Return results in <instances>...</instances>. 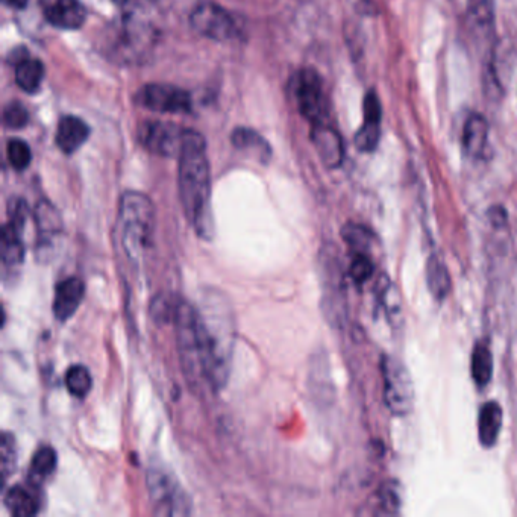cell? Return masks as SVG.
<instances>
[{
    "label": "cell",
    "mask_w": 517,
    "mask_h": 517,
    "mask_svg": "<svg viewBox=\"0 0 517 517\" xmlns=\"http://www.w3.org/2000/svg\"><path fill=\"white\" fill-rule=\"evenodd\" d=\"M472 378L480 389L489 386L493 376V355L486 342L477 343L472 352Z\"/></svg>",
    "instance_id": "obj_26"
},
{
    "label": "cell",
    "mask_w": 517,
    "mask_h": 517,
    "mask_svg": "<svg viewBox=\"0 0 517 517\" xmlns=\"http://www.w3.org/2000/svg\"><path fill=\"white\" fill-rule=\"evenodd\" d=\"M85 284L82 279L66 278L55 289L54 310L55 319L58 322H67L78 311L79 305L84 301Z\"/></svg>",
    "instance_id": "obj_16"
},
{
    "label": "cell",
    "mask_w": 517,
    "mask_h": 517,
    "mask_svg": "<svg viewBox=\"0 0 517 517\" xmlns=\"http://www.w3.org/2000/svg\"><path fill=\"white\" fill-rule=\"evenodd\" d=\"M58 466V455L51 446H41L29 464L28 483L34 489H40L47 478L54 475Z\"/></svg>",
    "instance_id": "obj_22"
},
{
    "label": "cell",
    "mask_w": 517,
    "mask_h": 517,
    "mask_svg": "<svg viewBox=\"0 0 517 517\" xmlns=\"http://www.w3.org/2000/svg\"><path fill=\"white\" fill-rule=\"evenodd\" d=\"M343 239L345 242L354 249L355 254L357 252H366L369 249L372 237H370V231L363 225H357V223H348L345 225L342 231Z\"/></svg>",
    "instance_id": "obj_31"
},
{
    "label": "cell",
    "mask_w": 517,
    "mask_h": 517,
    "mask_svg": "<svg viewBox=\"0 0 517 517\" xmlns=\"http://www.w3.org/2000/svg\"><path fill=\"white\" fill-rule=\"evenodd\" d=\"M427 284L431 295L436 301H445L451 292V276L448 267L439 254L430 255L427 263Z\"/></svg>",
    "instance_id": "obj_24"
},
{
    "label": "cell",
    "mask_w": 517,
    "mask_h": 517,
    "mask_svg": "<svg viewBox=\"0 0 517 517\" xmlns=\"http://www.w3.org/2000/svg\"><path fill=\"white\" fill-rule=\"evenodd\" d=\"M172 323L175 326L176 346L185 378L192 386L210 389L198 308L185 299H178Z\"/></svg>",
    "instance_id": "obj_4"
},
{
    "label": "cell",
    "mask_w": 517,
    "mask_h": 517,
    "mask_svg": "<svg viewBox=\"0 0 517 517\" xmlns=\"http://www.w3.org/2000/svg\"><path fill=\"white\" fill-rule=\"evenodd\" d=\"M202 340L207 355L208 387L220 392L231 372L235 346L234 311L228 298L216 289H207L199 299Z\"/></svg>",
    "instance_id": "obj_2"
},
{
    "label": "cell",
    "mask_w": 517,
    "mask_h": 517,
    "mask_svg": "<svg viewBox=\"0 0 517 517\" xmlns=\"http://www.w3.org/2000/svg\"><path fill=\"white\" fill-rule=\"evenodd\" d=\"M134 102L155 113L187 114L193 108L190 93L175 85H145L135 94Z\"/></svg>",
    "instance_id": "obj_12"
},
{
    "label": "cell",
    "mask_w": 517,
    "mask_h": 517,
    "mask_svg": "<svg viewBox=\"0 0 517 517\" xmlns=\"http://www.w3.org/2000/svg\"><path fill=\"white\" fill-rule=\"evenodd\" d=\"M364 123L355 135V146L361 152H373L380 145L383 107L376 91H367L364 96Z\"/></svg>",
    "instance_id": "obj_14"
},
{
    "label": "cell",
    "mask_w": 517,
    "mask_h": 517,
    "mask_svg": "<svg viewBox=\"0 0 517 517\" xmlns=\"http://www.w3.org/2000/svg\"><path fill=\"white\" fill-rule=\"evenodd\" d=\"M292 91L299 111L311 126L331 123V104L316 70L310 67L299 70L292 79Z\"/></svg>",
    "instance_id": "obj_7"
},
{
    "label": "cell",
    "mask_w": 517,
    "mask_h": 517,
    "mask_svg": "<svg viewBox=\"0 0 517 517\" xmlns=\"http://www.w3.org/2000/svg\"><path fill=\"white\" fill-rule=\"evenodd\" d=\"M311 141L320 160L328 169H339L345 160V146L342 135L333 123L311 126Z\"/></svg>",
    "instance_id": "obj_15"
},
{
    "label": "cell",
    "mask_w": 517,
    "mask_h": 517,
    "mask_svg": "<svg viewBox=\"0 0 517 517\" xmlns=\"http://www.w3.org/2000/svg\"><path fill=\"white\" fill-rule=\"evenodd\" d=\"M467 23L477 37L489 40L495 32V0H467Z\"/></svg>",
    "instance_id": "obj_20"
},
{
    "label": "cell",
    "mask_w": 517,
    "mask_h": 517,
    "mask_svg": "<svg viewBox=\"0 0 517 517\" xmlns=\"http://www.w3.org/2000/svg\"><path fill=\"white\" fill-rule=\"evenodd\" d=\"M16 82L26 93L34 94L40 90L41 82L44 79L43 63L35 58H29L28 55L16 60Z\"/></svg>",
    "instance_id": "obj_25"
},
{
    "label": "cell",
    "mask_w": 517,
    "mask_h": 517,
    "mask_svg": "<svg viewBox=\"0 0 517 517\" xmlns=\"http://www.w3.org/2000/svg\"><path fill=\"white\" fill-rule=\"evenodd\" d=\"M47 22L55 28L79 29L87 19V11L79 0H54L44 10Z\"/></svg>",
    "instance_id": "obj_18"
},
{
    "label": "cell",
    "mask_w": 517,
    "mask_h": 517,
    "mask_svg": "<svg viewBox=\"0 0 517 517\" xmlns=\"http://www.w3.org/2000/svg\"><path fill=\"white\" fill-rule=\"evenodd\" d=\"M17 466V445L13 434L5 431L0 443V470H2V483H7L8 478L14 474Z\"/></svg>",
    "instance_id": "obj_30"
},
{
    "label": "cell",
    "mask_w": 517,
    "mask_h": 517,
    "mask_svg": "<svg viewBox=\"0 0 517 517\" xmlns=\"http://www.w3.org/2000/svg\"><path fill=\"white\" fill-rule=\"evenodd\" d=\"M7 157L11 166L17 172H22V170L28 169L29 164H31L32 152L28 143L20 140V138H13V140L8 141Z\"/></svg>",
    "instance_id": "obj_32"
},
{
    "label": "cell",
    "mask_w": 517,
    "mask_h": 517,
    "mask_svg": "<svg viewBox=\"0 0 517 517\" xmlns=\"http://www.w3.org/2000/svg\"><path fill=\"white\" fill-rule=\"evenodd\" d=\"M193 129L166 122H145L138 128V141L158 157H179Z\"/></svg>",
    "instance_id": "obj_9"
},
{
    "label": "cell",
    "mask_w": 517,
    "mask_h": 517,
    "mask_svg": "<svg viewBox=\"0 0 517 517\" xmlns=\"http://www.w3.org/2000/svg\"><path fill=\"white\" fill-rule=\"evenodd\" d=\"M4 122L8 128H23L29 122L28 110L20 102H10L4 110Z\"/></svg>",
    "instance_id": "obj_35"
},
{
    "label": "cell",
    "mask_w": 517,
    "mask_h": 517,
    "mask_svg": "<svg viewBox=\"0 0 517 517\" xmlns=\"http://www.w3.org/2000/svg\"><path fill=\"white\" fill-rule=\"evenodd\" d=\"M37 251L40 260H51L55 245L63 234V222L57 208L49 201L38 202L35 208Z\"/></svg>",
    "instance_id": "obj_13"
},
{
    "label": "cell",
    "mask_w": 517,
    "mask_h": 517,
    "mask_svg": "<svg viewBox=\"0 0 517 517\" xmlns=\"http://www.w3.org/2000/svg\"><path fill=\"white\" fill-rule=\"evenodd\" d=\"M232 143L235 148L242 151L252 152L260 158H267L270 154L269 145L263 140L260 134L252 129L239 128L232 132Z\"/></svg>",
    "instance_id": "obj_27"
},
{
    "label": "cell",
    "mask_w": 517,
    "mask_h": 517,
    "mask_svg": "<svg viewBox=\"0 0 517 517\" xmlns=\"http://www.w3.org/2000/svg\"><path fill=\"white\" fill-rule=\"evenodd\" d=\"M380 505L384 513H398L401 508V492H399L398 484L389 481L381 487Z\"/></svg>",
    "instance_id": "obj_34"
},
{
    "label": "cell",
    "mask_w": 517,
    "mask_h": 517,
    "mask_svg": "<svg viewBox=\"0 0 517 517\" xmlns=\"http://www.w3.org/2000/svg\"><path fill=\"white\" fill-rule=\"evenodd\" d=\"M381 304H383L390 325L395 329L402 328L404 311H402L401 295H399L398 289L393 286L392 282L387 281L386 286H384L383 293H381Z\"/></svg>",
    "instance_id": "obj_29"
},
{
    "label": "cell",
    "mask_w": 517,
    "mask_h": 517,
    "mask_svg": "<svg viewBox=\"0 0 517 517\" xmlns=\"http://www.w3.org/2000/svg\"><path fill=\"white\" fill-rule=\"evenodd\" d=\"M149 498L157 516H188L192 499L167 467L152 466L146 474Z\"/></svg>",
    "instance_id": "obj_6"
},
{
    "label": "cell",
    "mask_w": 517,
    "mask_h": 517,
    "mask_svg": "<svg viewBox=\"0 0 517 517\" xmlns=\"http://www.w3.org/2000/svg\"><path fill=\"white\" fill-rule=\"evenodd\" d=\"M113 2L123 13H126V11H135L138 7L137 0H113Z\"/></svg>",
    "instance_id": "obj_36"
},
{
    "label": "cell",
    "mask_w": 517,
    "mask_h": 517,
    "mask_svg": "<svg viewBox=\"0 0 517 517\" xmlns=\"http://www.w3.org/2000/svg\"><path fill=\"white\" fill-rule=\"evenodd\" d=\"M179 198L188 223L202 240L214 237L211 211V170L207 143L199 132L192 131L179 155Z\"/></svg>",
    "instance_id": "obj_1"
},
{
    "label": "cell",
    "mask_w": 517,
    "mask_h": 517,
    "mask_svg": "<svg viewBox=\"0 0 517 517\" xmlns=\"http://www.w3.org/2000/svg\"><path fill=\"white\" fill-rule=\"evenodd\" d=\"M88 135H90V129L84 120L75 116H66L58 123L55 141L64 154H73L84 145Z\"/></svg>",
    "instance_id": "obj_19"
},
{
    "label": "cell",
    "mask_w": 517,
    "mask_h": 517,
    "mask_svg": "<svg viewBox=\"0 0 517 517\" xmlns=\"http://www.w3.org/2000/svg\"><path fill=\"white\" fill-rule=\"evenodd\" d=\"M155 40V29L138 19L135 11H126L108 29L105 49L111 60L120 64H137L148 58Z\"/></svg>",
    "instance_id": "obj_5"
},
{
    "label": "cell",
    "mask_w": 517,
    "mask_h": 517,
    "mask_svg": "<svg viewBox=\"0 0 517 517\" xmlns=\"http://www.w3.org/2000/svg\"><path fill=\"white\" fill-rule=\"evenodd\" d=\"M67 390L70 395L75 398H85L93 387V378H91L90 370L82 364H75L67 370L66 378H64Z\"/></svg>",
    "instance_id": "obj_28"
},
{
    "label": "cell",
    "mask_w": 517,
    "mask_h": 517,
    "mask_svg": "<svg viewBox=\"0 0 517 517\" xmlns=\"http://www.w3.org/2000/svg\"><path fill=\"white\" fill-rule=\"evenodd\" d=\"M463 146L474 160H484L489 152V123L481 114H470L464 123Z\"/></svg>",
    "instance_id": "obj_17"
},
{
    "label": "cell",
    "mask_w": 517,
    "mask_h": 517,
    "mask_svg": "<svg viewBox=\"0 0 517 517\" xmlns=\"http://www.w3.org/2000/svg\"><path fill=\"white\" fill-rule=\"evenodd\" d=\"M123 251L132 264L145 260L146 252L154 242L155 207L148 196L140 192H125L120 198L117 216Z\"/></svg>",
    "instance_id": "obj_3"
},
{
    "label": "cell",
    "mask_w": 517,
    "mask_h": 517,
    "mask_svg": "<svg viewBox=\"0 0 517 517\" xmlns=\"http://www.w3.org/2000/svg\"><path fill=\"white\" fill-rule=\"evenodd\" d=\"M373 261L370 260L369 255L366 252H357L354 260H352L351 267H349V275H351L352 281L361 286L364 282L369 281L370 276L373 275Z\"/></svg>",
    "instance_id": "obj_33"
},
{
    "label": "cell",
    "mask_w": 517,
    "mask_h": 517,
    "mask_svg": "<svg viewBox=\"0 0 517 517\" xmlns=\"http://www.w3.org/2000/svg\"><path fill=\"white\" fill-rule=\"evenodd\" d=\"M28 217V207L20 199L10 202V217L2 228L0 239V254H2V266L5 272L16 273L17 269L25 261V242H23V229Z\"/></svg>",
    "instance_id": "obj_10"
},
{
    "label": "cell",
    "mask_w": 517,
    "mask_h": 517,
    "mask_svg": "<svg viewBox=\"0 0 517 517\" xmlns=\"http://www.w3.org/2000/svg\"><path fill=\"white\" fill-rule=\"evenodd\" d=\"M190 23L198 34L214 41L235 40L239 38V25L234 17L213 2H201L190 14Z\"/></svg>",
    "instance_id": "obj_11"
},
{
    "label": "cell",
    "mask_w": 517,
    "mask_h": 517,
    "mask_svg": "<svg viewBox=\"0 0 517 517\" xmlns=\"http://www.w3.org/2000/svg\"><path fill=\"white\" fill-rule=\"evenodd\" d=\"M502 419H504V413L498 402L489 401L481 407L480 416H478V439L484 448H493L498 442Z\"/></svg>",
    "instance_id": "obj_21"
},
{
    "label": "cell",
    "mask_w": 517,
    "mask_h": 517,
    "mask_svg": "<svg viewBox=\"0 0 517 517\" xmlns=\"http://www.w3.org/2000/svg\"><path fill=\"white\" fill-rule=\"evenodd\" d=\"M8 7L16 8V10H23L28 5L29 0H4Z\"/></svg>",
    "instance_id": "obj_37"
},
{
    "label": "cell",
    "mask_w": 517,
    "mask_h": 517,
    "mask_svg": "<svg viewBox=\"0 0 517 517\" xmlns=\"http://www.w3.org/2000/svg\"><path fill=\"white\" fill-rule=\"evenodd\" d=\"M381 375L386 407L393 416H408L414 408V386L407 367L393 355H383Z\"/></svg>",
    "instance_id": "obj_8"
},
{
    "label": "cell",
    "mask_w": 517,
    "mask_h": 517,
    "mask_svg": "<svg viewBox=\"0 0 517 517\" xmlns=\"http://www.w3.org/2000/svg\"><path fill=\"white\" fill-rule=\"evenodd\" d=\"M37 489L13 486L5 493L4 504L14 517H32L40 511Z\"/></svg>",
    "instance_id": "obj_23"
}]
</instances>
